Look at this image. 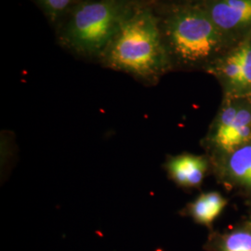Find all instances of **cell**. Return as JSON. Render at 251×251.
<instances>
[{"label":"cell","instance_id":"4fadbf2b","mask_svg":"<svg viewBox=\"0 0 251 251\" xmlns=\"http://www.w3.org/2000/svg\"><path fill=\"white\" fill-rule=\"evenodd\" d=\"M248 99H250L251 100V97H250V98H248Z\"/></svg>","mask_w":251,"mask_h":251},{"label":"cell","instance_id":"3957f363","mask_svg":"<svg viewBox=\"0 0 251 251\" xmlns=\"http://www.w3.org/2000/svg\"><path fill=\"white\" fill-rule=\"evenodd\" d=\"M130 12L124 0L84 2L65 26L64 43L78 53L103 55Z\"/></svg>","mask_w":251,"mask_h":251},{"label":"cell","instance_id":"8fae6325","mask_svg":"<svg viewBox=\"0 0 251 251\" xmlns=\"http://www.w3.org/2000/svg\"><path fill=\"white\" fill-rule=\"evenodd\" d=\"M240 63V81L236 97L251 96V35L235 47Z\"/></svg>","mask_w":251,"mask_h":251},{"label":"cell","instance_id":"7c38bea8","mask_svg":"<svg viewBox=\"0 0 251 251\" xmlns=\"http://www.w3.org/2000/svg\"><path fill=\"white\" fill-rule=\"evenodd\" d=\"M44 8L48 15L57 20L68 9L72 3V0H38Z\"/></svg>","mask_w":251,"mask_h":251},{"label":"cell","instance_id":"6da1fadb","mask_svg":"<svg viewBox=\"0 0 251 251\" xmlns=\"http://www.w3.org/2000/svg\"><path fill=\"white\" fill-rule=\"evenodd\" d=\"M109 67L152 81L171 66L158 20L149 9L131 11L103 53Z\"/></svg>","mask_w":251,"mask_h":251},{"label":"cell","instance_id":"5b68a950","mask_svg":"<svg viewBox=\"0 0 251 251\" xmlns=\"http://www.w3.org/2000/svg\"><path fill=\"white\" fill-rule=\"evenodd\" d=\"M201 6L235 48L251 35V0H204Z\"/></svg>","mask_w":251,"mask_h":251},{"label":"cell","instance_id":"30bf717a","mask_svg":"<svg viewBox=\"0 0 251 251\" xmlns=\"http://www.w3.org/2000/svg\"><path fill=\"white\" fill-rule=\"evenodd\" d=\"M208 248L214 251H251V226L235 228L209 240Z\"/></svg>","mask_w":251,"mask_h":251},{"label":"cell","instance_id":"ba28073f","mask_svg":"<svg viewBox=\"0 0 251 251\" xmlns=\"http://www.w3.org/2000/svg\"><path fill=\"white\" fill-rule=\"evenodd\" d=\"M226 205L227 200L220 193L206 192L188 204L184 213L198 225L211 227Z\"/></svg>","mask_w":251,"mask_h":251},{"label":"cell","instance_id":"9c48e42d","mask_svg":"<svg viewBox=\"0 0 251 251\" xmlns=\"http://www.w3.org/2000/svg\"><path fill=\"white\" fill-rule=\"evenodd\" d=\"M207 71L223 83L227 97H236L240 81V63L235 48L211 63Z\"/></svg>","mask_w":251,"mask_h":251},{"label":"cell","instance_id":"277c9868","mask_svg":"<svg viewBox=\"0 0 251 251\" xmlns=\"http://www.w3.org/2000/svg\"><path fill=\"white\" fill-rule=\"evenodd\" d=\"M251 140V100L226 97L207 136V144L224 155Z\"/></svg>","mask_w":251,"mask_h":251},{"label":"cell","instance_id":"52a82bcc","mask_svg":"<svg viewBox=\"0 0 251 251\" xmlns=\"http://www.w3.org/2000/svg\"><path fill=\"white\" fill-rule=\"evenodd\" d=\"M222 157L220 167L225 179L251 192V140Z\"/></svg>","mask_w":251,"mask_h":251},{"label":"cell","instance_id":"7a4b0ae2","mask_svg":"<svg viewBox=\"0 0 251 251\" xmlns=\"http://www.w3.org/2000/svg\"><path fill=\"white\" fill-rule=\"evenodd\" d=\"M162 33L169 53L189 65L208 67L233 49L201 4L172 9L164 21Z\"/></svg>","mask_w":251,"mask_h":251},{"label":"cell","instance_id":"8992f818","mask_svg":"<svg viewBox=\"0 0 251 251\" xmlns=\"http://www.w3.org/2000/svg\"><path fill=\"white\" fill-rule=\"evenodd\" d=\"M169 177L183 188H198L206 177L208 161L204 155L181 153L170 157L165 164Z\"/></svg>","mask_w":251,"mask_h":251}]
</instances>
